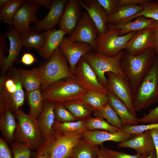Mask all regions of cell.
Instances as JSON below:
<instances>
[{"mask_svg":"<svg viewBox=\"0 0 158 158\" xmlns=\"http://www.w3.org/2000/svg\"><path fill=\"white\" fill-rule=\"evenodd\" d=\"M156 54L154 48L147 49L140 54L133 56L123 50L120 63L135 93L140 83L152 68Z\"/></svg>","mask_w":158,"mask_h":158,"instance_id":"1","label":"cell"},{"mask_svg":"<svg viewBox=\"0 0 158 158\" xmlns=\"http://www.w3.org/2000/svg\"><path fill=\"white\" fill-rule=\"evenodd\" d=\"M158 102V56L150 70L142 80L134 93L133 104L136 112Z\"/></svg>","mask_w":158,"mask_h":158,"instance_id":"2","label":"cell"},{"mask_svg":"<svg viewBox=\"0 0 158 158\" xmlns=\"http://www.w3.org/2000/svg\"><path fill=\"white\" fill-rule=\"evenodd\" d=\"M17 124L14 141L25 144L31 150H37L43 141L37 118L19 109L15 112Z\"/></svg>","mask_w":158,"mask_h":158,"instance_id":"3","label":"cell"},{"mask_svg":"<svg viewBox=\"0 0 158 158\" xmlns=\"http://www.w3.org/2000/svg\"><path fill=\"white\" fill-rule=\"evenodd\" d=\"M123 51L114 57L108 56L94 51L85 54L82 57L95 73L99 83L107 89V79L105 75L107 72L116 73L128 80L120 63Z\"/></svg>","mask_w":158,"mask_h":158,"instance_id":"4","label":"cell"},{"mask_svg":"<svg viewBox=\"0 0 158 158\" xmlns=\"http://www.w3.org/2000/svg\"><path fill=\"white\" fill-rule=\"evenodd\" d=\"M87 91L73 77H70L51 84L42 91V94L44 101L63 103L82 99Z\"/></svg>","mask_w":158,"mask_h":158,"instance_id":"5","label":"cell"},{"mask_svg":"<svg viewBox=\"0 0 158 158\" xmlns=\"http://www.w3.org/2000/svg\"><path fill=\"white\" fill-rule=\"evenodd\" d=\"M41 66L43 72V81L40 89L42 91L55 82L73 77L68 62L59 47L46 63Z\"/></svg>","mask_w":158,"mask_h":158,"instance_id":"6","label":"cell"},{"mask_svg":"<svg viewBox=\"0 0 158 158\" xmlns=\"http://www.w3.org/2000/svg\"><path fill=\"white\" fill-rule=\"evenodd\" d=\"M136 32L120 36L118 29L109 28L104 34L98 36L96 51L108 56H114L126 49L128 41Z\"/></svg>","mask_w":158,"mask_h":158,"instance_id":"7","label":"cell"},{"mask_svg":"<svg viewBox=\"0 0 158 158\" xmlns=\"http://www.w3.org/2000/svg\"><path fill=\"white\" fill-rule=\"evenodd\" d=\"M106 74L107 76V89L119 98L137 116L133 104L134 92L128 80L113 72H108Z\"/></svg>","mask_w":158,"mask_h":158,"instance_id":"8","label":"cell"},{"mask_svg":"<svg viewBox=\"0 0 158 158\" xmlns=\"http://www.w3.org/2000/svg\"><path fill=\"white\" fill-rule=\"evenodd\" d=\"M73 75L77 83L87 90L96 91L107 94L109 92L106 88L99 83L95 73L83 57L76 65Z\"/></svg>","mask_w":158,"mask_h":158,"instance_id":"9","label":"cell"},{"mask_svg":"<svg viewBox=\"0 0 158 158\" xmlns=\"http://www.w3.org/2000/svg\"><path fill=\"white\" fill-rule=\"evenodd\" d=\"M82 137V133H81L55 132L50 158H68L71 157L73 148Z\"/></svg>","mask_w":158,"mask_h":158,"instance_id":"10","label":"cell"},{"mask_svg":"<svg viewBox=\"0 0 158 158\" xmlns=\"http://www.w3.org/2000/svg\"><path fill=\"white\" fill-rule=\"evenodd\" d=\"M96 27L87 12L82 13L81 17L72 34L68 37L73 42H82L91 45L96 50V40L98 37Z\"/></svg>","mask_w":158,"mask_h":158,"instance_id":"11","label":"cell"},{"mask_svg":"<svg viewBox=\"0 0 158 158\" xmlns=\"http://www.w3.org/2000/svg\"><path fill=\"white\" fill-rule=\"evenodd\" d=\"M40 5L34 0H24L20 7L16 13L13 19V25L15 30L19 33L32 28L30 23H37L39 21L36 13L38 11Z\"/></svg>","mask_w":158,"mask_h":158,"instance_id":"12","label":"cell"},{"mask_svg":"<svg viewBox=\"0 0 158 158\" xmlns=\"http://www.w3.org/2000/svg\"><path fill=\"white\" fill-rule=\"evenodd\" d=\"M59 48L66 58L71 72L73 74L75 68L80 59L85 54L95 50L89 44L82 42H73L64 37Z\"/></svg>","mask_w":158,"mask_h":158,"instance_id":"13","label":"cell"},{"mask_svg":"<svg viewBox=\"0 0 158 158\" xmlns=\"http://www.w3.org/2000/svg\"><path fill=\"white\" fill-rule=\"evenodd\" d=\"M154 26L137 31L128 41L126 49L130 55L136 56L150 48H154Z\"/></svg>","mask_w":158,"mask_h":158,"instance_id":"14","label":"cell"},{"mask_svg":"<svg viewBox=\"0 0 158 158\" xmlns=\"http://www.w3.org/2000/svg\"><path fill=\"white\" fill-rule=\"evenodd\" d=\"M79 2L85 9L94 23L98 35L104 34L108 30L107 14L97 0H80Z\"/></svg>","mask_w":158,"mask_h":158,"instance_id":"15","label":"cell"},{"mask_svg":"<svg viewBox=\"0 0 158 158\" xmlns=\"http://www.w3.org/2000/svg\"><path fill=\"white\" fill-rule=\"evenodd\" d=\"M14 71L13 77L16 85V90L11 94L0 90V111L8 109L15 112L24 104L25 95L23 86L17 70Z\"/></svg>","mask_w":158,"mask_h":158,"instance_id":"16","label":"cell"},{"mask_svg":"<svg viewBox=\"0 0 158 158\" xmlns=\"http://www.w3.org/2000/svg\"><path fill=\"white\" fill-rule=\"evenodd\" d=\"M77 0L68 1L59 24V29L71 35L80 19L82 13Z\"/></svg>","mask_w":158,"mask_h":158,"instance_id":"17","label":"cell"},{"mask_svg":"<svg viewBox=\"0 0 158 158\" xmlns=\"http://www.w3.org/2000/svg\"><path fill=\"white\" fill-rule=\"evenodd\" d=\"M83 138L93 145H101L104 142L112 141L120 143L130 138V134L120 131L111 133L104 130H87L82 134Z\"/></svg>","mask_w":158,"mask_h":158,"instance_id":"18","label":"cell"},{"mask_svg":"<svg viewBox=\"0 0 158 158\" xmlns=\"http://www.w3.org/2000/svg\"><path fill=\"white\" fill-rule=\"evenodd\" d=\"M118 146L133 149L136 151V153L147 156L151 151L155 150L150 130L135 135L133 138L118 143Z\"/></svg>","mask_w":158,"mask_h":158,"instance_id":"19","label":"cell"},{"mask_svg":"<svg viewBox=\"0 0 158 158\" xmlns=\"http://www.w3.org/2000/svg\"><path fill=\"white\" fill-rule=\"evenodd\" d=\"M5 35L9 40L10 46L8 56L0 61V67L3 73L13 68V64L23 47L20 34L14 28H10Z\"/></svg>","mask_w":158,"mask_h":158,"instance_id":"20","label":"cell"},{"mask_svg":"<svg viewBox=\"0 0 158 158\" xmlns=\"http://www.w3.org/2000/svg\"><path fill=\"white\" fill-rule=\"evenodd\" d=\"M67 2L66 0L53 1L49 13L44 18L39 20L35 26V30L39 31L45 30L47 31L53 29L59 23Z\"/></svg>","mask_w":158,"mask_h":158,"instance_id":"21","label":"cell"},{"mask_svg":"<svg viewBox=\"0 0 158 158\" xmlns=\"http://www.w3.org/2000/svg\"><path fill=\"white\" fill-rule=\"evenodd\" d=\"M55 104L54 102L44 101L42 110L37 118L38 125L43 140L55 132L53 128L55 121Z\"/></svg>","mask_w":158,"mask_h":158,"instance_id":"22","label":"cell"},{"mask_svg":"<svg viewBox=\"0 0 158 158\" xmlns=\"http://www.w3.org/2000/svg\"><path fill=\"white\" fill-rule=\"evenodd\" d=\"M108 103L111 106L121 119L123 126L138 125V118L119 98L111 92L107 94Z\"/></svg>","mask_w":158,"mask_h":158,"instance_id":"23","label":"cell"},{"mask_svg":"<svg viewBox=\"0 0 158 158\" xmlns=\"http://www.w3.org/2000/svg\"><path fill=\"white\" fill-rule=\"evenodd\" d=\"M22 86L27 94L40 89L43 81V74L41 66L31 70L20 68L17 70Z\"/></svg>","mask_w":158,"mask_h":158,"instance_id":"24","label":"cell"},{"mask_svg":"<svg viewBox=\"0 0 158 158\" xmlns=\"http://www.w3.org/2000/svg\"><path fill=\"white\" fill-rule=\"evenodd\" d=\"M66 33L60 29H52L46 31V40L44 46L39 50V54L49 60L54 51L59 47Z\"/></svg>","mask_w":158,"mask_h":158,"instance_id":"25","label":"cell"},{"mask_svg":"<svg viewBox=\"0 0 158 158\" xmlns=\"http://www.w3.org/2000/svg\"><path fill=\"white\" fill-rule=\"evenodd\" d=\"M133 21L116 25L108 24L107 27L118 29L119 35L122 36L129 32L137 31L147 28L153 27L156 20L140 16Z\"/></svg>","mask_w":158,"mask_h":158,"instance_id":"26","label":"cell"},{"mask_svg":"<svg viewBox=\"0 0 158 158\" xmlns=\"http://www.w3.org/2000/svg\"><path fill=\"white\" fill-rule=\"evenodd\" d=\"M142 9V6L138 5L127 4L118 5L114 13L108 16L107 24H120L125 20L138 13Z\"/></svg>","mask_w":158,"mask_h":158,"instance_id":"27","label":"cell"},{"mask_svg":"<svg viewBox=\"0 0 158 158\" xmlns=\"http://www.w3.org/2000/svg\"><path fill=\"white\" fill-rule=\"evenodd\" d=\"M12 112L8 109L0 111V130L7 141L11 143L14 141L17 124Z\"/></svg>","mask_w":158,"mask_h":158,"instance_id":"28","label":"cell"},{"mask_svg":"<svg viewBox=\"0 0 158 158\" xmlns=\"http://www.w3.org/2000/svg\"><path fill=\"white\" fill-rule=\"evenodd\" d=\"M23 46L28 49L39 50L44 46L46 40V32L38 33L32 28L20 34Z\"/></svg>","mask_w":158,"mask_h":158,"instance_id":"29","label":"cell"},{"mask_svg":"<svg viewBox=\"0 0 158 158\" xmlns=\"http://www.w3.org/2000/svg\"><path fill=\"white\" fill-rule=\"evenodd\" d=\"M63 104L78 120L87 119L94 111L82 99L69 101Z\"/></svg>","mask_w":158,"mask_h":158,"instance_id":"30","label":"cell"},{"mask_svg":"<svg viewBox=\"0 0 158 158\" xmlns=\"http://www.w3.org/2000/svg\"><path fill=\"white\" fill-rule=\"evenodd\" d=\"M98 145H93L83 138L73 148L71 157L73 158H96Z\"/></svg>","mask_w":158,"mask_h":158,"instance_id":"31","label":"cell"},{"mask_svg":"<svg viewBox=\"0 0 158 158\" xmlns=\"http://www.w3.org/2000/svg\"><path fill=\"white\" fill-rule=\"evenodd\" d=\"M85 120H79L63 123L55 120L53 128L56 132L78 133L83 134L85 131L88 130Z\"/></svg>","mask_w":158,"mask_h":158,"instance_id":"32","label":"cell"},{"mask_svg":"<svg viewBox=\"0 0 158 158\" xmlns=\"http://www.w3.org/2000/svg\"><path fill=\"white\" fill-rule=\"evenodd\" d=\"M92 114L94 117L106 119L109 123L120 130L123 127L121 119L108 103L101 109L94 110Z\"/></svg>","mask_w":158,"mask_h":158,"instance_id":"33","label":"cell"},{"mask_svg":"<svg viewBox=\"0 0 158 158\" xmlns=\"http://www.w3.org/2000/svg\"><path fill=\"white\" fill-rule=\"evenodd\" d=\"M82 99L94 110L101 109L108 102L107 94L94 90H87Z\"/></svg>","mask_w":158,"mask_h":158,"instance_id":"34","label":"cell"},{"mask_svg":"<svg viewBox=\"0 0 158 158\" xmlns=\"http://www.w3.org/2000/svg\"><path fill=\"white\" fill-rule=\"evenodd\" d=\"M29 114L37 118L43 108L44 100L40 89L33 91L28 94Z\"/></svg>","mask_w":158,"mask_h":158,"instance_id":"35","label":"cell"},{"mask_svg":"<svg viewBox=\"0 0 158 158\" xmlns=\"http://www.w3.org/2000/svg\"><path fill=\"white\" fill-rule=\"evenodd\" d=\"M24 0H11L6 5L1 8L0 20L9 25H13V19L17 11L22 6Z\"/></svg>","mask_w":158,"mask_h":158,"instance_id":"36","label":"cell"},{"mask_svg":"<svg viewBox=\"0 0 158 158\" xmlns=\"http://www.w3.org/2000/svg\"><path fill=\"white\" fill-rule=\"evenodd\" d=\"M140 6L143 9L135 15L126 20V21L132 20L136 17L142 16L145 18L158 20V0H148Z\"/></svg>","mask_w":158,"mask_h":158,"instance_id":"37","label":"cell"},{"mask_svg":"<svg viewBox=\"0 0 158 158\" xmlns=\"http://www.w3.org/2000/svg\"><path fill=\"white\" fill-rule=\"evenodd\" d=\"M85 120L88 130H104L111 133L120 131V129L111 125L101 117L90 116Z\"/></svg>","mask_w":158,"mask_h":158,"instance_id":"38","label":"cell"},{"mask_svg":"<svg viewBox=\"0 0 158 158\" xmlns=\"http://www.w3.org/2000/svg\"><path fill=\"white\" fill-rule=\"evenodd\" d=\"M54 113L55 120L66 122L78 120L63 105V103H55Z\"/></svg>","mask_w":158,"mask_h":158,"instance_id":"39","label":"cell"},{"mask_svg":"<svg viewBox=\"0 0 158 158\" xmlns=\"http://www.w3.org/2000/svg\"><path fill=\"white\" fill-rule=\"evenodd\" d=\"M158 128V123L123 126L120 131L131 135H137L148 130Z\"/></svg>","mask_w":158,"mask_h":158,"instance_id":"40","label":"cell"},{"mask_svg":"<svg viewBox=\"0 0 158 158\" xmlns=\"http://www.w3.org/2000/svg\"><path fill=\"white\" fill-rule=\"evenodd\" d=\"M54 134V133L44 140L41 146L37 150L36 158H50L51 148Z\"/></svg>","mask_w":158,"mask_h":158,"instance_id":"41","label":"cell"},{"mask_svg":"<svg viewBox=\"0 0 158 158\" xmlns=\"http://www.w3.org/2000/svg\"><path fill=\"white\" fill-rule=\"evenodd\" d=\"M13 158H30L31 150L26 145L14 141L11 143Z\"/></svg>","mask_w":158,"mask_h":158,"instance_id":"42","label":"cell"},{"mask_svg":"<svg viewBox=\"0 0 158 158\" xmlns=\"http://www.w3.org/2000/svg\"><path fill=\"white\" fill-rule=\"evenodd\" d=\"M138 121L145 124L158 123V106L150 109L143 117L138 118Z\"/></svg>","mask_w":158,"mask_h":158,"instance_id":"43","label":"cell"},{"mask_svg":"<svg viewBox=\"0 0 158 158\" xmlns=\"http://www.w3.org/2000/svg\"><path fill=\"white\" fill-rule=\"evenodd\" d=\"M97 0L109 16L115 12L120 0Z\"/></svg>","mask_w":158,"mask_h":158,"instance_id":"44","label":"cell"},{"mask_svg":"<svg viewBox=\"0 0 158 158\" xmlns=\"http://www.w3.org/2000/svg\"><path fill=\"white\" fill-rule=\"evenodd\" d=\"M106 150L110 154L116 158H145L147 157L145 155L137 153L135 154L131 155L107 148Z\"/></svg>","mask_w":158,"mask_h":158,"instance_id":"45","label":"cell"},{"mask_svg":"<svg viewBox=\"0 0 158 158\" xmlns=\"http://www.w3.org/2000/svg\"><path fill=\"white\" fill-rule=\"evenodd\" d=\"M13 157L7 143L4 139L0 137V158H13Z\"/></svg>","mask_w":158,"mask_h":158,"instance_id":"46","label":"cell"},{"mask_svg":"<svg viewBox=\"0 0 158 158\" xmlns=\"http://www.w3.org/2000/svg\"><path fill=\"white\" fill-rule=\"evenodd\" d=\"M6 37L5 35L1 34L0 36V61L5 58V52L7 51Z\"/></svg>","mask_w":158,"mask_h":158,"instance_id":"47","label":"cell"},{"mask_svg":"<svg viewBox=\"0 0 158 158\" xmlns=\"http://www.w3.org/2000/svg\"><path fill=\"white\" fill-rule=\"evenodd\" d=\"M36 61V60L32 54L26 52L23 54L21 59L19 61L26 65H30Z\"/></svg>","mask_w":158,"mask_h":158,"instance_id":"48","label":"cell"},{"mask_svg":"<svg viewBox=\"0 0 158 158\" xmlns=\"http://www.w3.org/2000/svg\"><path fill=\"white\" fill-rule=\"evenodd\" d=\"M96 158H116L110 154L107 150L106 148L102 145L99 147Z\"/></svg>","mask_w":158,"mask_h":158,"instance_id":"49","label":"cell"},{"mask_svg":"<svg viewBox=\"0 0 158 158\" xmlns=\"http://www.w3.org/2000/svg\"><path fill=\"white\" fill-rule=\"evenodd\" d=\"M150 130L154 144L156 154V158H158V128Z\"/></svg>","mask_w":158,"mask_h":158,"instance_id":"50","label":"cell"},{"mask_svg":"<svg viewBox=\"0 0 158 158\" xmlns=\"http://www.w3.org/2000/svg\"><path fill=\"white\" fill-rule=\"evenodd\" d=\"M148 0H120L118 5L127 4L140 5L147 2Z\"/></svg>","mask_w":158,"mask_h":158,"instance_id":"51","label":"cell"},{"mask_svg":"<svg viewBox=\"0 0 158 158\" xmlns=\"http://www.w3.org/2000/svg\"><path fill=\"white\" fill-rule=\"evenodd\" d=\"M154 44L156 55L158 56V20H156L154 26Z\"/></svg>","mask_w":158,"mask_h":158,"instance_id":"52","label":"cell"},{"mask_svg":"<svg viewBox=\"0 0 158 158\" xmlns=\"http://www.w3.org/2000/svg\"><path fill=\"white\" fill-rule=\"evenodd\" d=\"M39 5L44 6L47 8L50 9L53 1L50 0H34Z\"/></svg>","mask_w":158,"mask_h":158,"instance_id":"53","label":"cell"},{"mask_svg":"<svg viewBox=\"0 0 158 158\" xmlns=\"http://www.w3.org/2000/svg\"><path fill=\"white\" fill-rule=\"evenodd\" d=\"M156 154L155 150L151 151L149 155L145 158H156Z\"/></svg>","mask_w":158,"mask_h":158,"instance_id":"54","label":"cell"},{"mask_svg":"<svg viewBox=\"0 0 158 158\" xmlns=\"http://www.w3.org/2000/svg\"><path fill=\"white\" fill-rule=\"evenodd\" d=\"M11 0H0V7L1 8L8 3H9Z\"/></svg>","mask_w":158,"mask_h":158,"instance_id":"55","label":"cell"},{"mask_svg":"<svg viewBox=\"0 0 158 158\" xmlns=\"http://www.w3.org/2000/svg\"><path fill=\"white\" fill-rule=\"evenodd\" d=\"M73 158V157H69V158Z\"/></svg>","mask_w":158,"mask_h":158,"instance_id":"56","label":"cell"}]
</instances>
